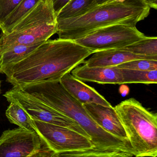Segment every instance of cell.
<instances>
[{"mask_svg":"<svg viewBox=\"0 0 157 157\" xmlns=\"http://www.w3.org/2000/svg\"><path fill=\"white\" fill-rule=\"evenodd\" d=\"M94 52L72 40H48L24 59L0 70L13 87L60 81Z\"/></svg>","mask_w":157,"mask_h":157,"instance_id":"obj_1","label":"cell"},{"mask_svg":"<svg viewBox=\"0 0 157 157\" xmlns=\"http://www.w3.org/2000/svg\"><path fill=\"white\" fill-rule=\"evenodd\" d=\"M18 88L75 121L87 134L94 148L117 149L133 155L130 144L100 127L89 116L83 104L69 94L60 81L30 84Z\"/></svg>","mask_w":157,"mask_h":157,"instance_id":"obj_2","label":"cell"},{"mask_svg":"<svg viewBox=\"0 0 157 157\" xmlns=\"http://www.w3.org/2000/svg\"><path fill=\"white\" fill-rule=\"evenodd\" d=\"M146 0H112L82 15L57 20L59 39L74 41L101 28L115 24L136 26L150 13Z\"/></svg>","mask_w":157,"mask_h":157,"instance_id":"obj_3","label":"cell"},{"mask_svg":"<svg viewBox=\"0 0 157 157\" xmlns=\"http://www.w3.org/2000/svg\"><path fill=\"white\" fill-rule=\"evenodd\" d=\"M115 110L126 132L133 156L156 157L157 115L134 98L122 101Z\"/></svg>","mask_w":157,"mask_h":157,"instance_id":"obj_4","label":"cell"},{"mask_svg":"<svg viewBox=\"0 0 157 157\" xmlns=\"http://www.w3.org/2000/svg\"><path fill=\"white\" fill-rule=\"evenodd\" d=\"M57 32V18L51 0H42L14 26L0 36V54L14 46L47 41Z\"/></svg>","mask_w":157,"mask_h":157,"instance_id":"obj_5","label":"cell"},{"mask_svg":"<svg viewBox=\"0 0 157 157\" xmlns=\"http://www.w3.org/2000/svg\"><path fill=\"white\" fill-rule=\"evenodd\" d=\"M145 36L136 26L118 24L96 29L74 41L95 52L123 48Z\"/></svg>","mask_w":157,"mask_h":157,"instance_id":"obj_6","label":"cell"},{"mask_svg":"<svg viewBox=\"0 0 157 157\" xmlns=\"http://www.w3.org/2000/svg\"><path fill=\"white\" fill-rule=\"evenodd\" d=\"M3 96L8 102L21 107L32 120L68 128L90 139L87 134L75 121L20 89L13 87Z\"/></svg>","mask_w":157,"mask_h":157,"instance_id":"obj_7","label":"cell"},{"mask_svg":"<svg viewBox=\"0 0 157 157\" xmlns=\"http://www.w3.org/2000/svg\"><path fill=\"white\" fill-rule=\"evenodd\" d=\"M32 122L42 144L53 154L94 148L89 138L71 129L36 120Z\"/></svg>","mask_w":157,"mask_h":157,"instance_id":"obj_8","label":"cell"},{"mask_svg":"<svg viewBox=\"0 0 157 157\" xmlns=\"http://www.w3.org/2000/svg\"><path fill=\"white\" fill-rule=\"evenodd\" d=\"M42 144L36 132L7 130L0 137V157H38L42 154Z\"/></svg>","mask_w":157,"mask_h":157,"instance_id":"obj_9","label":"cell"},{"mask_svg":"<svg viewBox=\"0 0 157 157\" xmlns=\"http://www.w3.org/2000/svg\"><path fill=\"white\" fill-rule=\"evenodd\" d=\"M83 106L100 127L113 136L130 144L124 128L112 106L105 107L95 103L84 104Z\"/></svg>","mask_w":157,"mask_h":157,"instance_id":"obj_10","label":"cell"},{"mask_svg":"<svg viewBox=\"0 0 157 157\" xmlns=\"http://www.w3.org/2000/svg\"><path fill=\"white\" fill-rule=\"evenodd\" d=\"M60 82L69 94L83 105L95 103L105 107H112L95 89L75 78L70 73L64 75Z\"/></svg>","mask_w":157,"mask_h":157,"instance_id":"obj_11","label":"cell"},{"mask_svg":"<svg viewBox=\"0 0 157 157\" xmlns=\"http://www.w3.org/2000/svg\"><path fill=\"white\" fill-rule=\"evenodd\" d=\"M84 64L88 67H112L136 59L157 60V57L133 54L124 49H114L96 52Z\"/></svg>","mask_w":157,"mask_h":157,"instance_id":"obj_12","label":"cell"},{"mask_svg":"<svg viewBox=\"0 0 157 157\" xmlns=\"http://www.w3.org/2000/svg\"><path fill=\"white\" fill-rule=\"evenodd\" d=\"M72 75L82 81L100 84H123L120 70L117 67H88L85 64L72 71Z\"/></svg>","mask_w":157,"mask_h":157,"instance_id":"obj_13","label":"cell"},{"mask_svg":"<svg viewBox=\"0 0 157 157\" xmlns=\"http://www.w3.org/2000/svg\"><path fill=\"white\" fill-rule=\"evenodd\" d=\"M43 43L18 45L10 48L0 54V70L16 64L24 59Z\"/></svg>","mask_w":157,"mask_h":157,"instance_id":"obj_14","label":"cell"},{"mask_svg":"<svg viewBox=\"0 0 157 157\" xmlns=\"http://www.w3.org/2000/svg\"><path fill=\"white\" fill-rule=\"evenodd\" d=\"M41 1L42 0H22L0 25L2 34H9L17 23Z\"/></svg>","mask_w":157,"mask_h":157,"instance_id":"obj_15","label":"cell"},{"mask_svg":"<svg viewBox=\"0 0 157 157\" xmlns=\"http://www.w3.org/2000/svg\"><path fill=\"white\" fill-rule=\"evenodd\" d=\"M97 5V0H71L58 13L57 20L82 15Z\"/></svg>","mask_w":157,"mask_h":157,"instance_id":"obj_16","label":"cell"},{"mask_svg":"<svg viewBox=\"0 0 157 157\" xmlns=\"http://www.w3.org/2000/svg\"><path fill=\"white\" fill-rule=\"evenodd\" d=\"M132 154L117 149H101L93 148L82 151L54 154L51 157H132Z\"/></svg>","mask_w":157,"mask_h":157,"instance_id":"obj_17","label":"cell"},{"mask_svg":"<svg viewBox=\"0 0 157 157\" xmlns=\"http://www.w3.org/2000/svg\"><path fill=\"white\" fill-rule=\"evenodd\" d=\"M6 115L10 122L19 128L35 132L32 119L18 105L11 102L6 111Z\"/></svg>","mask_w":157,"mask_h":157,"instance_id":"obj_18","label":"cell"},{"mask_svg":"<svg viewBox=\"0 0 157 157\" xmlns=\"http://www.w3.org/2000/svg\"><path fill=\"white\" fill-rule=\"evenodd\" d=\"M120 70L123 84H157V70L141 71L122 69Z\"/></svg>","mask_w":157,"mask_h":157,"instance_id":"obj_19","label":"cell"},{"mask_svg":"<svg viewBox=\"0 0 157 157\" xmlns=\"http://www.w3.org/2000/svg\"><path fill=\"white\" fill-rule=\"evenodd\" d=\"M123 49L136 55L157 57V37L146 36L141 40Z\"/></svg>","mask_w":157,"mask_h":157,"instance_id":"obj_20","label":"cell"},{"mask_svg":"<svg viewBox=\"0 0 157 157\" xmlns=\"http://www.w3.org/2000/svg\"><path fill=\"white\" fill-rule=\"evenodd\" d=\"M118 69L141 71L157 70V60L136 59L130 61L116 66Z\"/></svg>","mask_w":157,"mask_h":157,"instance_id":"obj_21","label":"cell"},{"mask_svg":"<svg viewBox=\"0 0 157 157\" xmlns=\"http://www.w3.org/2000/svg\"><path fill=\"white\" fill-rule=\"evenodd\" d=\"M22 0H0V25Z\"/></svg>","mask_w":157,"mask_h":157,"instance_id":"obj_22","label":"cell"},{"mask_svg":"<svg viewBox=\"0 0 157 157\" xmlns=\"http://www.w3.org/2000/svg\"><path fill=\"white\" fill-rule=\"evenodd\" d=\"M54 13L57 16L60 11L70 2L71 0H51Z\"/></svg>","mask_w":157,"mask_h":157,"instance_id":"obj_23","label":"cell"},{"mask_svg":"<svg viewBox=\"0 0 157 157\" xmlns=\"http://www.w3.org/2000/svg\"><path fill=\"white\" fill-rule=\"evenodd\" d=\"M147 3L151 8L156 10L157 8V0H146Z\"/></svg>","mask_w":157,"mask_h":157,"instance_id":"obj_24","label":"cell"},{"mask_svg":"<svg viewBox=\"0 0 157 157\" xmlns=\"http://www.w3.org/2000/svg\"><path fill=\"white\" fill-rule=\"evenodd\" d=\"M110 1H112V0H97V2L98 5H99L107 2H109Z\"/></svg>","mask_w":157,"mask_h":157,"instance_id":"obj_25","label":"cell"},{"mask_svg":"<svg viewBox=\"0 0 157 157\" xmlns=\"http://www.w3.org/2000/svg\"><path fill=\"white\" fill-rule=\"evenodd\" d=\"M0 92H1V80H0Z\"/></svg>","mask_w":157,"mask_h":157,"instance_id":"obj_26","label":"cell"}]
</instances>
